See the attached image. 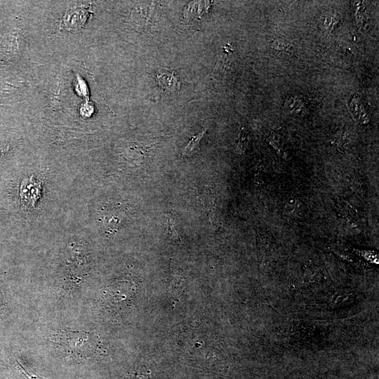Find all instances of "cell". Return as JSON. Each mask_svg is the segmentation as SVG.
I'll return each instance as SVG.
<instances>
[{"mask_svg":"<svg viewBox=\"0 0 379 379\" xmlns=\"http://www.w3.org/2000/svg\"><path fill=\"white\" fill-rule=\"evenodd\" d=\"M166 225L168 227V233L171 236V237L174 239L175 240H179L180 237L176 230L175 229L174 220L171 216L168 217Z\"/></svg>","mask_w":379,"mask_h":379,"instance_id":"cell-7","label":"cell"},{"mask_svg":"<svg viewBox=\"0 0 379 379\" xmlns=\"http://www.w3.org/2000/svg\"><path fill=\"white\" fill-rule=\"evenodd\" d=\"M5 303V292L3 286L0 282V319L2 318V314L4 312L3 308L4 307Z\"/></svg>","mask_w":379,"mask_h":379,"instance_id":"cell-9","label":"cell"},{"mask_svg":"<svg viewBox=\"0 0 379 379\" xmlns=\"http://www.w3.org/2000/svg\"><path fill=\"white\" fill-rule=\"evenodd\" d=\"M248 133L245 131V128L242 127L238 135V142L235 147V151L238 154H242L246 149L248 145Z\"/></svg>","mask_w":379,"mask_h":379,"instance_id":"cell-6","label":"cell"},{"mask_svg":"<svg viewBox=\"0 0 379 379\" xmlns=\"http://www.w3.org/2000/svg\"><path fill=\"white\" fill-rule=\"evenodd\" d=\"M127 379H147L144 375H131Z\"/></svg>","mask_w":379,"mask_h":379,"instance_id":"cell-10","label":"cell"},{"mask_svg":"<svg viewBox=\"0 0 379 379\" xmlns=\"http://www.w3.org/2000/svg\"><path fill=\"white\" fill-rule=\"evenodd\" d=\"M54 343L65 354L75 358H88L92 350L86 332L59 331L53 338Z\"/></svg>","mask_w":379,"mask_h":379,"instance_id":"cell-1","label":"cell"},{"mask_svg":"<svg viewBox=\"0 0 379 379\" xmlns=\"http://www.w3.org/2000/svg\"><path fill=\"white\" fill-rule=\"evenodd\" d=\"M159 85L165 91L175 92L180 88L178 77L173 72H165L157 75Z\"/></svg>","mask_w":379,"mask_h":379,"instance_id":"cell-3","label":"cell"},{"mask_svg":"<svg viewBox=\"0 0 379 379\" xmlns=\"http://www.w3.org/2000/svg\"><path fill=\"white\" fill-rule=\"evenodd\" d=\"M89 13L88 9L86 7H72L64 15L62 27L68 32H77L84 27Z\"/></svg>","mask_w":379,"mask_h":379,"instance_id":"cell-2","label":"cell"},{"mask_svg":"<svg viewBox=\"0 0 379 379\" xmlns=\"http://www.w3.org/2000/svg\"><path fill=\"white\" fill-rule=\"evenodd\" d=\"M208 130V126H204V128L197 135L192 137L187 145L184 147L182 157H189L197 153L199 149L200 141Z\"/></svg>","mask_w":379,"mask_h":379,"instance_id":"cell-5","label":"cell"},{"mask_svg":"<svg viewBox=\"0 0 379 379\" xmlns=\"http://www.w3.org/2000/svg\"><path fill=\"white\" fill-rule=\"evenodd\" d=\"M20 86L13 85L8 82L0 84V103L6 101L18 99L20 94Z\"/></svg>","mask_w":379,"mask_h":379,"instance_id":"cell-4","label":"cell"},{"mask_svg":"<svg viewBox=\"0 0 379 379\" xmlns=\"http://www.w3.org/2000/svg\"><path fill=\"white\" fill-rule=\"evenodd\" d=\"M340 21V17L339 15L335 13V15H332L331 17L326 18L324 21V26L326 29L332 30L334 29L338 25V22Z\"/></svg>","mask_w":379,"mask_h":379,"instance_id":"cell-8","label":"cell"}]
</instances>
